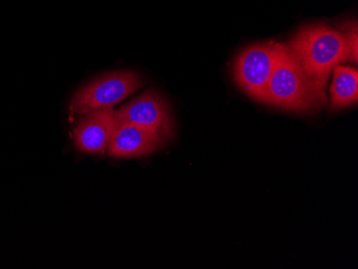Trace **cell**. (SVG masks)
<instances>
[{
	"label": "cell",
	"instance_id": "6da1fadb",
	"mask_svg": "<svg viewBox=\"0 0 358 269\" xmlns=\"http://www.w3.org/2000/svg\"><path fill=\"white\" fill-rule=\"evenodd\" d=\"M289 49L310 80L323 106L327 104L329 76L337 66L350 61L345 36L331 26L307 25L289 40Z\"/></svg>",
	"mask_w": 358,
	"mask_h": 269
},
{
	"label": "cell",
	"instance_id": "5b68a950",
	"mask_svg": "<svg viewBox=\"0 0 358 269\" xmlns=\"http://www.w3.org/2000/svg\"><path fill=\"white\" fill-rule=\"evenodd\" d=\"M116 122L131 124L156 132L166 142L174 138L175 126L170 104L162 94L150 89L115 112Z\"/></svg>",
	"mask_w": 358,
	"mask_h": 269
},
{
	"label": "cell",
	"instance_id": "3957f363",
	"mask_svg": "<svg viewBox=\"0 0 358 269\" xmlns=\"http://www.w3.org/2000/svg\"><path fill=\"white\" fill-rule=\"evenodd\" d=\"M142 76L134 71H115L94 78L80 88L72 98V114L90 113L92 110L112 108L142 87Z\"/></svg>",
	"mask_w": 358,
	"mask_h": 269
},
{
	"label": "cell",
	"instance_id": "8992f818",
	"mask_svg": "<svg viewBox=\"0 0 358 269\" xmlns=\"http://www.w3.org/2000/svg\"><path fill=\"white\" fill-rule=\"evenodd\" d=\"M117 122L113 108L84 114L74 128V143L80 152L103 154L108 150Z\"/></svg>",
	"mask_w": 358,
	"mask_h": 269
},
{
	"label": "cell",
	"instance_id": "9c48e42d",
	"mask_svg": "<svg viewBox=\"0 0 358 269\" xmlns=\"http://www.w3.org/2000/svg\"><path fill=\"white\" fill-rule=\"evenodd\" d=\"M341 33L345 36L350 52V61L357 64L358 60V28L356 21H348L341 25Z\"/></svg>",
	"mask_w": 358,
	"mask_h": 269
},
{
	"label": "cell",
	"instance_id": "7a4b0ae2",
	"mask_svg": "<svg viewBox=\"0 0 358 269\" xmlns=\"http://www.w3.org/2000/svg\"><path fill=\"white\" fill-rule=\"evenodd\" d=\"M265 104L294 113H315L323 108L310 80L287 44L267 86Z\"/></svg>",
	"mask_w": 358,
	"mask_h": 269
},
{
	"label": "cell",
	"instance_id": "52a82bcc",
	"mask_svg": "<svg viewBox=\"0 0 358 269\" xmlns=\"http://www.w3.org/2000/svg\"><path fill=\"white\" fill-rule=\"evenodd\" d=\"M166 140L156 132L131 124L117 122L108 146V154L116 158L148 156L160 150Z\"/></svg>",
	"mask_w": 358,
	"mask_h": 269
},
{
	"label": "cell",
	"instance_id": "ba28073f",
	"mask_svg": "<svg viewBox=\"0 0 358 269\" xmlns=\"http://www.w3.org/2000/svg\"><path fill=\"white\" fill-rule=\"evenodd\" d=\"M331 86V110H343L357 103L358 71L340 65L334 69Z\"/></svg>",
	"mask_w": 358,
	"mask_h": 269
},
{
	"label": "cell",
	"instance_id": "277c9868",
	"mask_svg": "<svg viewBox=\"0 0 358 269\" xmlns=\"http://www.w3.org/2000/svg\"><path fill=\"white\" fill-rule=\"evenodd\" d=\"M283 43L265 42L248 46L235 60L234 78L249 97L265 103L267 86L280 57Z\"/></svg>",
	"mask_w": 358,
	"mask_h": 269
}]
</instances>
